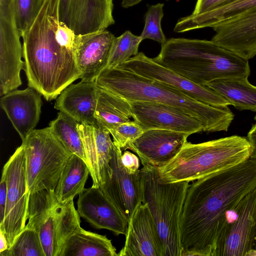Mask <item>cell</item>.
Wrapping results in <instances>:
<instances>
[{"mask_svg":"<svg viewBox=\"0 0 256 256\" xmlns=\"http://www.w3.org/2000/svg\"><path fill=\"white\" fill-rule=\"evenodd\" d=\"M256 188V160L193 181L180 223L181 256H212L228 212Z\"/></svg>","mask_w":256,"mask_h":256,"instance_id":"6da1fadb","label":"cell"},{"mask_svg":"<svg viewBox=\"0 0 256 256\" xmlns=\"http://www.w3.org/2000/svg\"><path fill=\"white\" fill-rule=\"evenodd\" d=\"M59 4L60 0H45L21 36L28 86L48 101L56 98L80 76L76 58L78 35L60 20Z\"/></svg>","mask_w":256,"mask_h":256,"instance_id":"7a4b0ae2","label":"cell"},{"mask_svg":"<svg viewBox=\"0 0 256 256\" xmlns=\"http://www.w3.org/2000/svg\"><path fill=\"white\" fill-rule=\"evenodd\" d=\"M95 82L98 87L129 102H156L178 108L199 120L204 132H226L234 118L228 106H210L171 86L128 70L117 68L104 69Z\"/></svg>","mask_w":256,"mask_h":256,"instance_id":"3957f363","label":"cell"},{"mask_svg":"<svg viewBox=\"0 0 256 256\" xmlns=\"http://www.w3.org/2000/svg\"><path fill=\"white\" fill-rule=\"evenodd\" d=\"M153 60L189 80L206 86L213 81L248 78V60L206 40L170 38Z\"/></svg>","mask_w":256,"mask_h":256,"instance_id":"277c9868","label":"cell"},{"mask_svg":"<svg viewBox=\"0 0 256 256\" xmlns=\"http://www.w3.org/2000/svg\"><path fill=\"white\" fill-rule=\"evenodd\" d=\"M247 138L232 136L198 144L188 141L178 154L158 167L160 182H193L250 158Z\"/></svg>","mask_w":256,"mask_h":256,"instance_id":"5b68a950","label":"cell"},{"mask_svg":"<svg viewBox=\"0 0 256 256\" xmlns=\"http://www.w3.org/2000/svg\"><path fill=\"white\" fill-rule=\"evenodd\" d=\"M140 174L142 202L148 206L156 222L163 256H181L180 223L189 182H161L158 168L150 164L143 166Z\"/></svg>","mask_w":256,"mask_h":256,"instance_id":"8992f818","label":"cell"},{"mask_svg":"<svg viewBox=\"0 0 256 256\" xmlns=\"http://www.w3.org/2000/svg\"><path fill=\"white\" fill-rule=\"evenodd\" d=\"M26 156L28 189L32 193L54 190L67 161L72 155L50 128L34 130L22 140Z\"/></svg>","mask_w":256,"mask_h":256,"instance_id":"52a82bcc","label":"cell"},{"mask_svg":"<svg viewBox=\"0 0 256 256\" xmlns=\"http://www.w3.org/2000/svg\"><path fill=\"white\" fill-rule=\"evenodd\" d=\"M256 244V188L228 212L212 256H252Z\"/></svg>","mask_w":256,"mask_h":256,"instance_id":"ba28073f","label":"cell"},{"mask_svg":"<svg viewBox=\"0 0 256 256\" xmlns=\"http://www.w3.org/2000/svg\"><path fill=\"white\" fill-rule=\"evenodd\" d=\"M7 176V200L4 219L0 224L8 248L26 226L28 220L30 193L28 189L26 156L22 145L18 147L4 164Z\"/></svg>","mask_w":256,"mask_h":256,"instance_id":"9c48e42d","label":"cell"},{"mask_svg":"<svg viewBox=\"0 0 256 256\" xmlns=\"http://www.w3.org/2000/svg\"><path fill=\"white\" fill-rule=\"evenodd\" d=\"M21 36L16 24L12 0H0V96L22 85L24 70Z\"/></svg>","mask_w":256,"mask_h":256,"instance_id":"30bf717a","label":"cell"},{"mask_svg":"<svg viewBox=\"0 0 256 256\" xmlns=\"http://www.w3.org/2000/svg\"><path fill=\"white\" fill-rule=\"evenodd\" d=\"M171 86L188 96L216 107L230 103L221 95L206 86L195 84L150 58L142 52L116 67Z\"/></svg>","mask_w":256,"mask_h":256,"instance_id":"8fae6325","label":"cell"},{"mask_svg":"<svg viewBox=\"0 0 256 256\" xmlns=\"http://www.w3.org/2000/svg\"><path fill=\"white\" fill-rule=\"evenodd\" d=\"M74 201L57 202L34 220L30 228L40 236L46 256H60L66 241L80 226Z\"/></svg>","mask_w":256,"mask_h":256,"instance_id":"7c38bea8","label":"cell"},{"mask_svg":"<svg viewBox=\"0 0 256 256\" xmlns=\"http://www.w3.org/2000/svg\"><path fill=\"white\" fill-rule=\"evenodd\" d=\"M122 150L114 145L110 163L112 173L102 177L99 188L128 222L142 202V190L140 172L128 173L122 166Z\"/></svg>","mask_w":256,"mask_h":256,"instance_id":"4fadbf2b","label":"cell"},{"mask_svg":"<svg viewBox=\"0 0 256 256\" xmlns=\"http://www.w3.org/2000/svg\"><path fill=\"white\" fill-rule=\"evenodd\" d=\"M133 120L144 130L159 129L182 132L190 135L204 132L196 118L174 106L150 102H130Z\"/></svg>","mask_w":256,"mask_h":256,"instance_id":"5bb4252c","label":"cell"},{"mask_svg":"<svg viewBox=\"0 0 256 256\" xmlns=\"http://www.w3.org/2000/svg\"><path fill=\"white\" fill-rule=\"evenodd\" d=\"M114 0H60V20L77 35L106 30L115 22Z\"/></svg>","mask_w":256,"mask_h":256,"instance_id":"9a60e30c","label":"cell"},{"mask_svg":"<svg viewBox=\"0 0 256 256\" xmlns=\"http://www.w3.org/2000/svg\"><path fill=\"white\" fill-rule=\"evenodd\" d=\"M211 28L214 43L248 60L256 55V8Z\"/></svg>","mask_w":256,"mask_h":256,"instance_id":"2e32d148","label":"cell"},{"mask_svg":"<svg viewBox=\"0 0 256 256\" xmlns=\"http://www.w3.org/2000/svg\"><path fill=\"white\" fill-rule=\"evenodd\" d=\"M189 134L152 129L142 134L128 146L138 156L143 166H162L173 159L187 142Z\"/></svg>","mask_w":256,"mask_h":256,"instance_id":"e0dca14e","label":"cell"},{"mask_svg":"<svg viewBox=\"0 0 256 256\" xmlns=\"http://www.w3.org/2000/svg\"><path fill=\"white\" fill-rule=\"evenodd\" d=\"M118 256H163L156 226L146 204L142 202L134 210Z\"/></svg>","mask_w":256,"mask_h":256,"instance_id":"ac0fdd59","label":"cell"},{"mask_svg":"<svg viewBox=\"0 0 256 256\" xmlns=\"http://www.w3.org/2000/svg\"><path fill=\"white\" fill-rule=\"evenodd\" d=\"M77 211L94 228L106 229L116 236L126 235L128 222L99 187L84 188L79 194Z\"/></svg>","mask_w":256,"mask_h":256,"instance_id":"d6986e66","label":"cell"},{"mask_svg":"<svg viewBox=\"0 0 256 256\" xmlns=\"http://www.w3.org/2000/svg\"><path fill=\"white\" fill-rule=\"evenodd\" d=\"M116 38L106 30L78 35L76 58L82 80L95 82L105 69Z\"/></svg>","mask_w":256,"mask_h":256,"instance_id":"ffe728a7","label":"cell"},{"mask_svg":"<svg viewBox=\"0 0 256 256\" xmlns=\"http://www.w3.org/2000/svg\"><path fill=\"white\" fill-rule=\"evenodd\" d=\"M40 96L28 86L23 90H12L0 98L1 108L22 140L34 130L39 122L42 106Z\"/></svg>","mask_w":256,"mask_h":256,"instance_id":"44dd1931","label":"cell"},{"mask_svg":"<svg viewBox=\"0 0 256 256\" xmlns=\"http://www.w3.org/2000/svg\"><path fill=\"white\" fill-rule=\"evenodd\" d=\"M98 88L95 82L72 84L57 97L54 108L80 124L98 127L94 116Z\"/></svg>","mask_w":256,"mask_h":256,"instance_id":"7402d4cb","label":"cell"},{"mask_svg":"<svg viewBox=\"0 0 256 256\" xmlns=\"http://www.w3.org/2000/svg\"><path fill=\"white\" fill-rule=\"evenodd\" d=\"M78 129L92 180V186L99 187L102 174L111 168L110 163L114 144L106 129L80 123Z\"/></svg>","mask_w":256,"mask_h":256,"instance_id":"603a6c76","label":"cell"},{"mask_svg":"<svg viewBox=\"0 0 256 256\" xmlns=\"http://www.w3.org/2000/svg\"><path fill=\"white\" fill-rule=\"evenodd\" d=\"M256 8V0H238L226 6L204 13L180 18L174 28L176 33L211 28L220 22L229 19Z\"/></svg>","mask_w":256,"mask_h":256,"instance_id":"cb8c5ba5","label":"cell"},{"mask_svg":"<svg viewBox=\"0 0 256 256\" xmlns=\"http://www.w3.org/2000/svg\"><path fill=\"white\" fill-rule=\"evenodd\" d=\"M60 256H118L110 240L80 226L64 242Z\"/></svg>","mask_w":256,"mask_h":256,"instance_id":"d4e9b609","label":"cell"},{"mask_svg":"<svg viewBox=\"0 0 256 256\" xmlns=\"http://www.w3.org/2000/svg\"><path fill=\"white\" fill-rule=\"evenodd\" d=\"M94 116L98 127L110 131L120 124L132 120L130 102L124 98L98 87Z\"/></svg>","mask_w":256,"mask_h":256,"instance_id":"484cf974","label":"cell"},{"mask_svg":"<svg viewBox=\"0 0 256 256\" xmlns=\"http://www.w3.org/2000/svg\"><path fill=\"white\" fill-rule=\"evenodd\" d=\"M90 172L86 162L72 154L66 164L60 175L54 194L59 203L72 200L85 188Z\"/></svg>","mask_w":256,"mask_h":256,"instance_id":"4316f807","label":"cell"},{"mask_svg":"<svg viewBox=\"0 0 256 256\" xmlns=\"http://www.w3.org/2000/svg\"><path fill=\"white\" fill-rule=\"evenodd\" d=\"M248 78L218 80L206 86L218 93L236 108L256 112V86Z\"/></svg>","mask_w":256,"mask_h":256,"instance_id":"83f0119b","label":"cell"},{"mask_svg":"<svg viewBox=\"0 0 256 256\" xmlns=\"http://www.w3.org/2000/svg\"><path fill=\"white\" fill-rule=\"evenodd\" d=\"M78 124L72 118L60 112L57 118L50 122L49 127L56 137L68 150L82 158L87 164L82 142L78 129Z\"/></svg>","mask_w":256,"mask_h":256,"instance_id":"f1b7e54d","label":"cell"},{"mask_svg":"<svg viewBox=\"0 0 256 256\" xmlns=\"http://www.w3.org/2000/svg\"><path fill=\"white\" fill-rule=\"evenodd\" d=\"M142 41L140 36L134 35L130 30H126L116 37L105 69L115 68L137 55Z\"/></svg>","mask_w":256,"mask_h":256,"instance_id":"f546056e","label":"cell"},{"mask_svg":"<svg viewBox=\"0 0 256 256\" xmlns=\"http://www.w3.org/2000/svg\"><path fill=\"white\" fill-rule=\"evenodd\" d=\"M0 256H46L38 233L25 227L12 246L0 252Z\"/></svg>","mask_w":256,"mask_h":256,"instance_id":"4dcf8cb0","label":"cell"},{"mask_svg":"<svg viewBox=\"0 0 256 256\" xmlns=\"http://www.w3.org/2000/svg\"><path fill=\"white\" fill-rule=\"evenodd\" d=\"M45 0H12L14 16L22 36L32 26Z\"/></svg>","mask_w":256,"mask_h":256,"instance_id":"1f68e13d","label":"cell"},{"mask_svg":"<svg viewBox=\"0 0 256 256\" xmlns=\"http://www.w3.org/2000/svg\"><path fill=\"white\" fill-rule=\"evenodd\" d=\"M164 4L158 3L149 6L144 14V26L140 35L142 40L150 39L162 44L166 40L162 30L161 22L164 16Z\"/></svg>","mask_w":256,"mask_h":256,"instance_id":"d6a6232c","label":"cell"},{"mask_svg":"<svg viewBox=\"0 0 256 256\" xmlns=\"http://www.w3.org/2000/svg\"><path fill=\"white\" fill-rule=\"evenodd\" d=\"M109 132L114 145L122 151L128 149L130 145L142 134L144 130L133 120L120 124Z\"/></svg>","mask_w":256,"mask_h":256,"instance_id":"836d02e7","label":"cell"},{"mask_svg":"<svg viewBox=\"0 0 256 256\" xmlns=\"http://www.w3.org/2000/svg\"><path fill=\"white\" fill-rule=\"evenodd\" d=\"M238 0H197L193 14L204 13L226 6Z\"/></svg>","mask_w":256,"mask_h":256,"instance_id":"e575fe53","label":"cell"},{"mask_svg":"<svg viewBox=\"0 0 256 256\" xmlns=\"http://www.w3.org/2000/svg\"><path fill=\"white\" fill-rule=\"evenodd\" d=\"M140 158L130 151L125 150L121 156V162L124 170L128 174H134L140 170Z\"/></svg>","mask_w":256,"mask_h":256,"instance_id":"d590c367","label":"cell"},{"mask_svg":"<svg viewBox=\"0 0 256 256\" xmlns=\"http://www.w3.org/2000/svg\"><path fill=\"white\" fill-rule=\"evenodd\" d=\"M7 176L6 171L2 169L0 184V224L4 222L7 200Z\"/></svg>","mask_w":256,"mask_h":256,"instance_id":"8d00e7d4","label":"cell"},{"mask_svg":"<svg viewBox=\"0 0 256 256\" xmlns=\"http://www.w3.org/2000/svg\"><path fill=\"white\" fill-rule=\"evenodd\" d=\"M254 120H256V116ZM247 139L251 146L250 158L256 160V122L252 125L248 132Z\"/></svg>","mask_w":256,"mask_h":256,"instance_id":"74e56055","label":"cell"},{"mask_svg":"<svg viewBox=\"0 0 256 256\" xmlns=\"http://www.w3.org/2000/svg\"><path fill=\"white\" fill-rule=\"evenodd\" d=\"M8 248V241L4 233L0 231V252Z\"/></svg>","mask_w":256,"mask_h":256,"instance_id":"f35d334b","label":"cell"},{"mask_svg":"<svg viewBox=\"0 0 256 256\" xmlns=\"http://www.w3.org/2000/svg\"><path fill=\"white\" fill-rule=\"evenodd\" d=\"M142 0H122V6L124 8H128L139 4Z\"/></svg>","mask_w":256,"mask_h":256,"instance_id":"ab89813d","label":"cell"},{"mask_svg":"<svg viewBox=\"0 0 256 256\" xmlns=\"http://www.w3.org/2000/svg\"><path fill=\"white\" fill-rule=\"evenodd\" d=\"M252 256H256V244Z\"/></svg>","mask_w":256,"mask_h":256,"instance_id":"60d3db41","label":"cell"},{"mask_svg":"<svg viewBox=\"0 0 256 256\" xmlns=\"http://www.w3.org/2000/svg\"><path fill=\"white\" fill-rule=\"evenodd\" d=\"M167 0V1H168V0Z\"/></svg>","mask_w":256,"mask_h":256,"instance_id":"b9f144b4","label":"cell"}]
</instances>
